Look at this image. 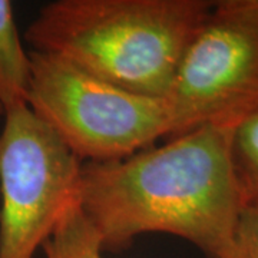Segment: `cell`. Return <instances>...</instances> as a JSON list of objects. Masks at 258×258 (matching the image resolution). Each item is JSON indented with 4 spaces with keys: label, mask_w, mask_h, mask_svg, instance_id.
Segmentation results:
<instances>
[{
    "label": "cell",
    "mask_w": 258,
    "mask_h": 258,
    "mask_svg": "<svg viewBox=\"0 0 258 258\" xmlns=\"http://www.w3.org/2000/svg\"><path fill=\"white\" fill-rule=\"evenodd\" d=\"M30 52L23 46L13 5L0 0V106L3 113L26 103L30 82Z\"/></svg>",
    "instance_id": "cell-6"
},
{
    "label": "cell",
    "mask_w": 258,
    "mask_h": 258,
    "mask_svg": "<svg viewBox=\"0 0 258 258\" xmlns=\"http://www.w3.org/2000/svg\"><path fill=\"white\" fill-rule=\"evenodd\" d=\"M0 115L3 116V109H2V106H0Z\"/></svg>",
    "instance_id": "cell-10"
},
{
    "label": "cell",
    "mask_w": 258,
    "mask_h": 258,
    "mask_svg": "<svg viewBox=\"0 0 258 258\" xmlns=\"http://www.w3.org/2000/svg\"><path fill=\"white\" fill-rule=\"evenodd\" d=\"M212 0H55L25 32L60 57L131 92L166 98Z\"/></svg>",
    "instance_id": "cell-2"
},
{
    "label": "cell",
    "mask_w": 258,
    "mask_h": 258,
    "mask_svg": "<svg viewBox=\"0 0 258 258\" xmlns=\"http://www.w3.org/2000/svg\"><path fill=\"white\" fill-rule=\"evenodd\" d=\"M26 105L82 164L134 155L169 138L165 98L131 92L66 60L30 50Z\"/></svg>",
    "instance_id": "cell-3"
},
{
    "label": "cell",
    "mask_w": 258,
    "mask_h": 258,
    "mask_svg": "<svg viewBox=\"0 0 258 258\" xmlns=\"http://www.w3.org/2000/svg\"><path fill=\"white\" fill-rule=\"evenodd\" d=\"M42 249L45 258H103L105 252L98 231L81 205L68 212Z\"/></svg>",
    "instance_id": "cell-7"
},
{
    "label": "cell",
    "mask_w": 258,
    "mask_h": 258,
    "mask_svg": "<svg viewBox=\"0 0 258 258\" xmlns=\"http://www.w3.org/2000/svg\"><path fill=\"white\" fill-rule=\"evenodd\" d=\"M231 134L207 125L119 161L82 164L81 208L103 251L129 248L145 234H168L208 257H225L242 204Z\"/></svg>",
    "instance_id": "cell-1"
},
{
    "label": "cell",
    "mask_w": 258,
    "mask_h": 258,
    "mask_svg": "<svg viewBox=\"0 0 258 258\" xmlns=\"http://www.w3.org/2000/svg\"><path fill=\"white\" fill-rule=\"evenodd\" d=\"M165 99L169 138L258 112V0L212 2Z\"/></svg>",
    "instance_id": "cell-5"
},
{
    "label": "cell",
    "mask_w": 258,
    "mask_h": 258,
    "mask_svg": "<svg viewBox=\"0 0 258 258\" xmlns=\"http://www.w3.org/2000/svg\"><path fill=\"white\" fill-rule=\"evenodd\" d=\"M224 258H258V198L241 204L231 248Z\"/></svg>",
    "instance_id": "cell-9"
},
{
    "label": "cell",
    "mask_w": 258,
    "mask_h": 258,
    "mask_svg": "<svg viewBox=\"0 0 258 258\" xmlns=\"http://www.w3.org/2000/svg\"><path fill=\"white\" fill-rule=\"evenodd\" d=\"M231 161L241 203L258 198V112L232 128Z\"/></svg>",
    "instance_id": "cell-8"
},
{
    "label": "cell",
    "mask_w": 258,
    "mask_h": 258,
    "mask_svg": "<svg viewBox=\"0 0 258 258\" xmlns=\"http://www.w3.org/2000/svg\"><path fill=\"white\" fill-rule=\"evenodd\" d=\"M82 162L26 103L0 131V258H33L81 205Z\"/></svg>",
    "instance_id": "cell-4"
}]
</instances>
